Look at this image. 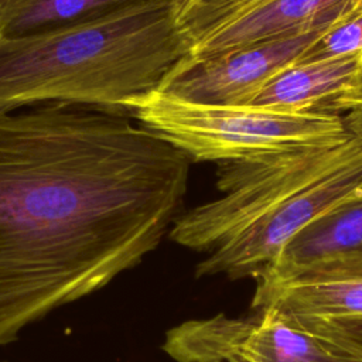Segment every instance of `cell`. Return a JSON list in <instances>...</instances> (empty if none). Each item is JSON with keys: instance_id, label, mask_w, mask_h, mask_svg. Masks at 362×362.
<instances>
[{"instance_id": "cell-1", "label": "cell", "mask_w": 362, "mask_h": 362, "mask_svg": "<svg viewBox=\"0 0 362 362\" xmlns=\"http://www.w3.org/2000/svg\"><path fill=\"white\" fill-rule=\"evenodd\" d=\"M189 163L127 113L65 102L0 112V346L156 250Z\"/></svg>"}, {"instance_id": "cell-2", "label": "cell", "mask_w": 362, "mask_h": 362, "mask_svg": "<svg viewBox=\"0 0 362 362\" xmlns=\"http://www.w3.org/2000/svg\"><path fill=\"white\" fill-rule=\"evenodd\" d=\"M178 0H143L88 21L0 40V112L65 102L132 113L191 52Z\"/></svg>"}, {"instance_id": "cell-3", "label": "cell", "mask_w": 362, "mask_h": 362, "mask_svg": "<svg viewBox=\"0 0 362 362\" xmlns=\"http://www.w3.org/2000/svg\"><path fill=\"white\" fill-rule=\"evenodd\" d=\"M139 123L191 161H246L328 146L352 132L351 113H283L256 106L187 102L158 90L132 107Z\"/></svg>"}, {"instance_id": "cell-4", "label": "cell", "mask_w": 362, "mask_h": 362, "mask_svg": "<svg viewBox=\"0 0 362 362\" xmlns=\"http://www.w3.org/2000/svg\"><path fill=\"white\" fill-rule=\"evenodd\" d=\"M349 113L352 133L338 158L314 181L208 252L195 267L198 279H255L305 226L362 195V110Z\"/></svg>"}, {"instance_id": "cell-5", "label": "cell", "mask_w": 362, "mask_h": 362, "mask_svg": "<svg viewBox=\"0 0 362 362\" xmlns=\"http://www.w3.org/2000/svg\"><path fill=\"white\" fill-rule=\"evenodd\" d=\"M175 362H362V346L266 313L184 321L165 332Z\"/></svg>"}, {"instance_id": "cell-6", "label": "cell", "mask_w": 362, "mask_h": 362, "mask_svg": "<svg viewBox=\"0 0 362 362\" xmlns=\"http://www.w3.org/2000/svg\"><path fill=\"white\" fill-rule=\"evenodd\" d=\"M341 17L308 31L216 57H185L167 75L158 92L194 103L246 106L270 79L296 64Z\"/></svg>"}, {"instance_id": "cell-7", "label": "cell", "mask_w": 362, "mask_h": 362, "mask_svg": "<svg viewBox=\"0 0 362 362\" xmlns=\"http://www.w3.org/2000/svg\"><path fill=\"white\" fill-rule=\"evenodd\" d=\"M356 0H269L198 40L191 59H205L280 40L337 20Z\"/></svg>"}, {"instance_id": "cell-8", "label": "cell", "mask_w": 362, "mask_h": 362, "mask_svg": "<svg viewBox=\"0 0 362 362\" xmlns=\"http://www.w3.org/2000/svg\"><path fill=\"white\" fill-rule=\"evenodd\" d=\"M362 72V52L297 62L270 79L246 106L283 113L346 112Z\"/></svg>"}, {"instance_id": "cell-9", "label": "cell", "mask_w": 362, "mask_h": 362, "mask_svg": "<svg viewBox=\"0 0 362 362\" xmlns=\"http://www.w3.org/2000/svg\"><path fill=\"white\" fill-rule=\"evenodd\" d=\"M331 260H362V195L334 208L296 235L279 257L255 277V294Z\"/></svg>"}, {"instance_id": "cell-10", "label": "cell", "mask_w": 362, "mask_h": 362, "mask_svg": "<svg viewBox=\"0 0 362 362\" xmlns=\"http://www.w3.org/2000/svg\"><path fill=\"white\" fill-rule=\"evenodd\" d=\"M252 310L274 318H362V277L287 284L253 296Z\"/></svg>"}, {"instance_id": "cell-11", "label": "cell", "mask_w": 362, "mask_h": 362, "mask_svg": "<svg viewBox=\"0 0 362 362\" xmlns=\"http://www.w3.org/2000/svg\"><path fill=\"white\" fill-rule=\"evenodd\" d=\"M143 0H0V40L71 25Z\"/></svg>"}, {"instance_id": "cell-12", "label": "cell", "mask_w": 362, "mask_h": 362, "mask_svg": "<svg viewBox=\"0 0 362 362\" xmlns=\"http://www.w3.org/2000/svg\"><path fill=\"white\" fill-rule=\"evenodd\" d=\"M266 1L269 0H178L177 18L194 45L208 33Z\"/></svg>"}, {"instance_id": "cell-13", "label": "cell", "mask_w": 362, "mask_h": 362, "mask_svg": "<svg viewBox=\"0 0 362 362\" xmlns=\"http://www.w3.org/2000/svg\"><path fill=\"white\" fill-rule=\"evenodd\" d=\"M362 52V0L355 4L322 35L297 62L341 58ZM296 62V64H297Z\"/></svg>"}, {"instance_id": "cell-14", "label": "cell", "mask_w": 362, "mask_h": 362, "mask_svg": "<svg viewBox=\"0 0 362 362\" xmlns=\"http://www.w3.org/2000/svg\"><path fill=\"white\" fill-rule=\"evenodd\" d=\"M281 321L291 322L298 327L317 331L321 334H327L331 337H338L346 341H352L362 346V318H341V320L291 318V320H281Z\"/></svg>"}, {"instance_id": "cell-15", "label": "cell", "mask_w": 362, "mask_h": 362, "mask_svg": "<svg viewBox=\"0 0 362 362\" xmlns=\"http://www.w3.org/2000/svg\"><path fill=\"white\" fill-rule=\"evenodd\" d=\"M354 110H362V72L359 76L358 86L349 96L348 105H346V112H354Z\"/></svg>"}]
</instances>
